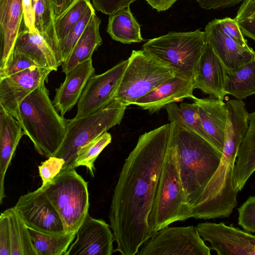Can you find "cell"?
<instances>
[{
  "instance_id": "8",
  "label": "cell",
  "mask_w": 255,
  "mask_h": 255,
  "mask_svg": "<svg viewBox=\"0 0 255 255\" xmlns=\"http://www.w3.org/2000/svg\"><path fill=\"white\" fill-rule=\"evenodd\" d=\"M115 99L127 105L134 104L160 84L175 76L142 50H132Z\"/></svg>"
},
{
  "instance_id": "2",
  "label": "cell",
  "mask_w": 255,
  "mask_h": 255,
  "mask_svg": "<svg viewBox=\"0 0 255 255\" xmlns=\"http://www.w3.org/2000/svg\"><path fill=\"white\" fill-rule=\"evenodd\" d=\"M170 139L175 149L182 184L192 209L217 170L222 152L198 134L176 123H171Z\"/></svg>"
},
{
  "instance_id": "24",
  "label": "cell",
  "mask_w": 255,
  "mask_h": 255,
  "mask_svg": "<svg viewBox=\"0 0 255 255\" xmlns=\"http://www.w3.org/2000/svg\"><path fill=\"white\" fill-rule=\"evenodd\" d=\"M101 20L95 13L67 60L62 63L65 74L92 59L93 52L102 44L99 27Z\"/></svg>"
},
{
  "instance_id": "16",
  "label": "cell",
  "mask_w": 255,
  "mask_h": 255,
  "mask_svg": "<svg viewBox=\"0 0 255 255\" xmlns=\"http://www.w3.org/2000/svg\"><path fill=\"white\" fill-rule=\"evenodd\" d=\"M225 79V66L206 42L193 78L195 89H200L213 98L224 101L226 96L224 92Z\"/></svg>"
},
{
  "instance_id": "14",
  "label": "cell",
  "mask_w": 255,
  "mask_h": 255,
  "mask_svg": "<svg viewBox=\"0 0 255 255\" xmlns=\"http://www.w3.org/2000/svg\"><path fill=\"white\" fill-rule=\"evenodd\" d=\"M113 233L105 221L88 214L76 232L65 255H111L114 252Z\"/></svg>"
},
{
  "instance_id": "37",
  "label": "cell",
  "mask_w": 255,
  "mask_h": 255,
  "mask_svg": "<svg viewBox=\"0 0 255 255\" xmlns=\"http://www.w3.org/2000/svg\"><path fill=\"white\" fill-rule=\"evenodd\" d=\"M223 32L244 47H249L247 41L240 29L238 22L230 17L217 19Z\"/></svg>"
},
{
  "instance_id": "44",
  "label": "cell",
  "mask_w": 255,
  "mask_h": 255,
  "mask_svg": "<svg viewBox=\"0 0 255 255\" xmlns=\"http://www.w3.org/2000/svg\"><path fill=\"white\" fill-rule=\"evenodd\" d=\"M153 8L158 11H164L170 8L177 0H144Z\"/></svg>"
},
{
  "instance_id": "35",
  "label": "cell",
  "mask_w": 255,
  "mask_h": 255,
  "mask_svg": "<svg viewBox=\"0 0 255 255\" xmlns=\"http://www.w3.org/2000/svg\"><path fill=\"white\" fill-rule=\"evenodd\" d=\"M238 224L245 230L255 232V196H251L238 209Z\"/></svg>"
},
{
  "instance_id": "40",
  "label": "cell",
  "mask_w": 255,
  "mask_h": 255,
  "mask_svg": "<svg viewBox=\"0 0 255 255\" xmlns=\"http://www.w3.org/2000/svg\"><path fill=\"white\" fill-rule=\"evenodd\" d=\"M244 0H197L199 6L205 9L226 8L234 6Z\"/></svg>"
},
{
  "instance_id": "18",
  "label": "cell",
  "mask_w": 255,
  "mask_h": 255,
  "mask_svg": "<svg viewBox=\"0 0 255 255\" xmlns=\"http://www.w3.org/2000/svg\"><path fill=\"white\" fill-rule=\"evenodd\" d=\"M92 59L82 63L66 74L60 87L56 89L53 104L62 116L78 102L90 78L94 75Z\"/></svg>"
},
{
  "instance_id": "3",
  "label": "cell",
  "mask_w": 255,
  "mask_h": 255,
  "mask_svg": "<svg viewBox=\"0 0 255 255\" xmlns=\"http://www.w3.org/2000/svg\"><path fill=\"white\" fill-rule=\"evenodd\" d=\"M16 119L40 154L47 158L54 155L66 135L67 120L58 113L45 82L21 102Z\"/></svg>"
},
{
  "instance_id": "5",
  "label": "cell",
  "mask_w": 255,
  "mask_h": 255,
  "mask_svg": "<svg viewBox=\"0 0 255 255\" xmlns=\"http://www.w3.org/2000/svg\"><path fill=\"white\" fill-rule=\"evenodd\" d=\"M206 41L205 31L170 32L148 40L144 52L175 76L193 80Z\"/></svg>"
},
{
  "instance_id": "45",
  "label": "cell",
  "mask_w": 255,
  "mask_h": 255,
  "mask_svg": "<svg viewBox=\"0 0 255 255\" xmlns=\"http://www.w3.org/2000/svg\"><path fill=\"white\" fill-rule=\"evenodd\" d=\"M74 0H49L55 17L63 12Z\"/></svg>"
},
{
  "instance_id": "42",
  "label": "cell",
  "mask_w": 255,
  "mask_h": 255,
  "mask_svg": "<svg viewBox=\"0 0 255 255\" xmlns=\"http://www.w3.org/2000/svg\"><path fill=\"white\" fill-rule=\"evenodd\" d=\"M255 13V0H244L240 5L235 18L238 22L249 18Z\"/></svg>"
},
{
  "instance_id": "31",
  "label": "cell",
  "mask_w": 255,
  "mask_h": 255,
  "mask_svg": "<svg viewBox=\"0 0 255 255\" xmlns=\"http://www.w3.org/2000/svg\"><path fill=\"white\" fill-rule=\"evenodd\" d=\"M111 141V134L106 131L80 147L78 150L73 168L84 166L91 176L94 177L95 162L101 152Z\"/></svg>"
},
{
  "instance_id": "21",
  "label": "cell",
  "mask_w": 255,
  "mask_h": 255,
  "mask_svg": "<svg viewBox=\"0 0 255 255\" xmlns=\"http://www.w3.org/2000/svg\"><path fill=\"white\" fill-rule=\"evenodd\" d=\"M18 120L0 106V203L5 197L4 182L7 170L22 136Z\"/></svg>"
},
{
  "instance_id": "15",
  "label": "cell",
  "mask_w": 255,
  "mask_h": 255,
  "mask_svg": "<svg viewBox=\"0 0 255 255\" xmlns=\"http://www.w3.org/2000/svg\"><path fill=\"white\" fill-rule=\"evenodd\" d=\"M194 89L193 80L175 76L138 99L133 105L150 114L158 113L171 103L186 98L194 100Z\"/></svg>"
},
{
  "instance_id": "23",
  "label": "cell",
  "mask_w": 255,
  "mask_h": 255,
  "mask_svg": "<svg viewBox=\"0 0 255 255\" xmlns=\"http://www.w3.org/2000/svg\"><path fill=\"white\" fill-rule=\"evenodd\" d=\"M255 171V111L249 115L247 133L238 151L234 167L233 184L238 193Z\"/></svg>"
},
{
  "instance_id": "29",
  "label": "cell",
  "mask_w": 255,
  "mask_h": 255,
  "mask_svg": "<svg viewBox=\"0 0 255 255\" xmlns=\"http://www.w3.org/2000/svg\"><path fill=\"white\" fill-rule=\"evenodd\" d=\"M165 108L170 123L181 125L198 134L210 142L209 138L201 123L195 103H182L180 106L175 103L167 105Z\"/></svg>"
},
{
  "instance_id": "48",
  "label": "cell",
  "mask_w": 255,
  "mask_h": 255,
  "mask_svg": "<svg viewBox=\"0 0 255 255\" xmlns=\"http://www.w3.org/2000/svg\"></svg>"
},
{
  "instance_id": "47",
  "label": "cell",
  "mask_w": 255,
  "mask_h": 255,
  "mask_svg": "<svg viewBox=\"0 0 255 255\" xmlns=\"http://www.w3.org/2000/svg\"><path fill=\"white\" fill-rule=\"evenodd\" d=\"M38 0H32L33 2H36V1H38Z\"/></svg>"
},
{
  "instance_id": "7",
  "label": "cell",
  "mask_w": 255,
  "mask_h": 255,
  "mask_svg": "<svg viewBox=\"0 0 255 255\" xmlns=\"http://www.w3.org/2000/svg\"><path fill=\"white\" fill-rule=\"evenodd\" d=\"M127 105L115 99L105 107L79 118L67 120L66 135L53 156L65 163L62 170L73 168L79 149L109 129L120 125Z\"/></svg>"
},
{
  "instance_id": "4",
  "label": "cell",
  "mask_w": 255,
  "mask_h": 255,
  "mask_svg": "<svg viewBox=\"0 0 255 255\" xmlns=\"http://www.w3.org/2000/svg\"><path fill=\"white\" fill-rule=\"evenodd\" d=\"M191 210L181 180L175 149L170 137L148 218L152 236L173 223L190 218Z\"/></svg>"
},
{
  "instance_id": "20",
  "label": "cell",
  "mask_w": 255,
  "mask_h": 255,
  "mask_svg": "<svg viewBox=\"0 0 255 255\" xmlns=\"http://www.w3.org/2000/svg\"><path fill=\"white\" fill-rule=\"evenodd\" d=\"M13 50L28 56L40 66L55 71L61 65L54 45L38 31L31 32L26 27L20 30Z\"/></svg>"
},
{
  "instance_id": "11",
  "label": "cell",
  "mask_w": 255,
  "mask_h": 255,
  "mask_svg": "<svg viewBox=\"0 0 255 255\" xmlns=\"http://www.w3.org/2000/svg\"><path fill=\"white\" fill-rule=\"evenodd\" d=\"M128 63V59L122 60L104 73L90 78L78 102L75 118L101 110L115 99Z\"/></svg>"
},
{
  "instance_id": "17",
  "label": "cell",
  "mask_w": 255,
  "mask_h": 255,
  "mask_svg": "<svg viewBox=\"0 0 255 255\" xmlns=\"http://www.w3.org/2000/svg\"><path fill=\"white\" fill-rule=\"evenodd\" d=\"M205 33L206 42L227 68H236L255 58V51L251 47L242 46L223 32L217 19L206 25Z\"/></svg>"
},
{
  "instance_id": "46",
  "label": "cell",
  "mask_w": 255,
  "mask_h": 255,
  "mask_svg": "<svg viewBox=\"0 0 255 255\" xmlns=\"http://www.w3.org/2000/svg\"><path fill=\"white\" fill-rule=\"evenodd\" d=\"M255 17V13L254 14H253L250 18H253V17Z\"/></svg>"
},
{
  "instance_id": "43",
  "label": "cell",
  "mask_w": 255,
  "mask_h": 255,
  "mask_svg": "<svg viewBox=\"0 0 255 255\" xmlns=\"http://www.w3.org/2000/svg\"><path fill=\"white\" fill-rule=\"evenodd\" d=\"M238 22L243 35L255 41V17Z\"/></svg>"
},
{
  "instance_id": "22",
  "label": "cell",
  "mask_w": 255,
  "mask_h": 255,
  "mask_svg": "<svg viewBox=\"0 0 255 255\" xmlns=\"http://www.w3.org/2000/svg\"><path fill=\"white\" fill-rule=\"evenodd\" d=\"M23 18L22 0H0L1 54L2 69L13 51Z\"/></svg>"
},
{
  "instance_id": "30",
  "label": "cell",
  "mask_w": 255,
  "mask_h": 255,
  "mask_svg": "<svg viewBox=\"0 0 255 255\" xmlns=\"http://www.w3.org/2000/svg\"><path fill=\"white\" fill-rule=\"evenodd\" d=\"M91 4L89 0H74L63 12L54 18V31L57 46L58 42L65 38Z\"/></svg>"
},
{
  "instance_id": "32",
  "label": "cell",
  "mask_w": 255,
  "mask_h": 255,
  "mask_svg": "<svg viewBox=\"0 0 255 255\" xmlns=\"http://www.w3.org/2000/svg\"><path fill=\"white\" fill-rule=\"evenodd\" d=\"M95 13V10L92 4L65 38L58 42L57 53L61 64L69 57Z\"/></svg>"
},
{
  "instance_id": "26",
  "label": "cell",
  "mask_w": 255,
  "mask_h": 255,
  "mask_svg": "<svg viewBox=\"0 0 255 255\" xmlns=\"http://www.w3.org/2000/svg\"><path fill=\"white\" fill-rule=\"evenodd\" d=\"M107 32L112 39L124 44L143 41L140 25L129 6L120 9L110 15Z\"/></svg>"
},
{
  "instance_id": "9",
  "label": "cell",
  "mask_w": 255,
  "mask_h": 255,
  "mask_svg": "<svg viewBox=\"0 0 255 255\" xmlns=\"http://www.w3.org/2000/svg\"><path fill=\"white\" fill-rule=\"evenodd\" d=\"M197 227H166L143 246L139 255H210Z\"/></svg>"
},
{
  "instance_id": "39",
  "label": "cell",
  "mask_w": 255,
  "mask_h": 255,
  "mask_svg": "<svg viewBox=\"0 0 255 255\" xmlns=\"http://www.w3.org/2000/svg\"><path fill=\"white\" fill-rule=\"evenodd\" d=\"M0 255H11L9 222L5 210L0 216Z\"/></svg>"
},
{
  "instance_id": "6",
  "label": "cell",
  "mask_w": 255,
  "mask_h": 255,
  "mask_svg": "<svg viewBox=\"0 0 255 255\" xmlns=\"http://www.w3.org/2000/svg\"><path fill=\"white\" fill-rule=\"evenodd\" d=\"M40 187L59 214L66 233L77 232L89 214L87 182L75 168H70Z\"/></svg>"
},
{
  "instance_id": "36",
  "label": "cell",
  "mask_w": 255,
  "mask_h": 255,
  "mask_svg": "<svg viewBox=\"0 0 255 255\" xmlns=\"http://www.w3.org/2000/svg\"><path fill=\"white\" fill-rule=\"evenodd\" d=\"M65 162L62 158L54 156L48 158L38 166L39 176L42 180L41 186L50 182L62 170Z\"/></svg>"
},
{
  "instance_id": "41",
  "label": "cell",
  "mask_w": 255,
  "mask_h": 255,
  "mask_svg": "<svg viewBox=\"0 0 255 255\" xmlns=\"http://www.w3.org/2000/svg\"><path fill=\"white\" fill-rule=\"evenodd\" d=\"M32 0H22L23 11V20L25 27L30 31L35 32L37 30L35 27L34 11Z\"/></svg>"
},
{
  "instance_id": "12",
  "label": "cell",
  "mask_w": 255,
  "mask_h": 255,
  "mask_svg": "<svg viewBox=\"0 0 255 255\" xmlns=\"http://www.w3.org/2000/svg\"><path fill=\"white\" fill-rule=\"evenodd\" d=\"M204 241L219 255H255V235L224 223H202L197 226Z\"/></svg>"
},
{
  "instance_id": "27",
  "label": "cell",
  "mask_w": 255,
  "mask_h": 255,
  "mask_svg": "<svg viewBox=\"0 0 255 255\" xmlns=\"http://www.w3.org/2000/svg\"><path fill=\"white\" fill-rule=\"evenodd\" d=\"M28 231L37 255H65L76 236V232L52 235L29 228Z\"/></svg>"
},
{
  "instance_id": "10",
  "label": "cell",
  "mask_w": 255,
  "mask_h": 255,
  "mask_svg": "<svg viewBox=\"0 0 255 255\" xmlns=\"http://www.w3.org/2000/svg\"><path fill=\"white\" fill-rule=\"evenodd\" d=\"M13 207L27 228L48 235L67 233L59 214L40 187L20 196Z\"/></svg>"
},
{
  "instance_id": "1",
  "label": "cell",
  "mask_w": 255,
  "mask_h": 255,
  "mask_svg": "<svg viewBox=\"0 0 255 255\" xmlns=\"http://www.w3.org/2000/svg\"><path fill=\"white\" fill-rule=\"evenodd\" d=\"M171 123L146 132L125 160L110 207L114 252L134 255L152 236L148 218L170 140Z\"/></svg>"
},
{
  "instance_id": "13",
  "label": "cell",
  "mask_w": 255,
  "mask_h": 255,
  "mask_svg": "<svg viewBox=\"0 0 255 255\" xmlns=\"http://www.w3.org/2000/svg\"><path fill=\"white\" fill-rule=\"evenodd\" d=\"M53 71L45 67H33L0 79V106L15 119L21 102L45 82Z\"/></svg>"
},
{
  "instance_id": "19",
  "label": "cell",
  "mask_w": 255,
  "mask_h": 255,
  "mask_svg": "<svg viewBox=\"0 0 255 255\" xmlns=\"http://www.w3.org/2000/svg\"><path fill=\"white\" fill-rule=\"evenodd\" d=\"M193 100L210 143L223 152L227 118L226 103L223 100L213 98L196 97Z\"/></svg>"
},
{
  "instance_id": "33",
  "label": "cell",
  "mask_w": 255,
  "mask_h": 255,
  "mask_svg": "<svg viewBox=\"0 0 255 255\" xmlns=\"http://www.w3.org/2000/svg\"><path fill=\"white\" fill-rule=\"evenodd\" d=\"M33 6L35 29L49 39L57 49L54 31L55 16L49 0H38L33 2Z\"/></svg>"
},
{
  "instance_id": "38",
  "label": "cell",
  "mask_w": 255,
  "mask_h": 255,
  "mask_svg": "<svg viewBox=\"0 0 255 255\" xmlns=\"http://www.w3.org/2000/svg\"><path fill=\"white\" fill-rule=\"evenodd\" d=\"M94 8L101 12L111 15L118 10L129 6L136 0H91Z\"/></svg>"
},
{
  "instance_id": "28",
  "label": "cell",
  "mask_w": 255,
  "mask_h": 255,
  "mask_svg": "<svg viewBox=\"0 0 255 255\" xmlns=\"http://www.w3.org/2000/svg\"><path fill=\"white\" fill-rule=\"evenodd\" d=\"M5 211L8 218L11 255H37L28 228L14 207Z\"/></svg>"
},
{
  "instance_id": "34",
  "label": "cell",
  "mask_w": 255,
  "mask_h": 255,
  "mask_svg": "<svg viewBox=\"0 0 255 255\" xmlns=\"http://www.w3.org/2000/svg\"><path fill=\"white\" fill-rule=\"evenodd\" d=\"M33 67H41L28 56L13 50L4 67L0 69V79Z\"/></svg>"
},
{
  "instance_id": "25",
  "label": "cell",
  "mask_w": 255,
  "mask_h": 255,
  "mask_svg": "<svg viewBox=\"0 0 255 255\" xmlns=\"http://www.w3.org/2000/svg\"><path fill=\"white\" fill-rule=\"evenodd\" d=\"M226 69L224 92L242 100L255 94V58L239 67Z\"/></svg>"
}]
</instances>
